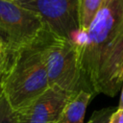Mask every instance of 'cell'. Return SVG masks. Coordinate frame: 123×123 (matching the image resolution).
Masks as SVG:
<instances>
[{"label": "cell", "mask_w": 123, "mask_h": 123, "mask_svg": "<svg viewBox=\"0 0 123 123\" xmlns=\"http://www.w3.org/2000/svg\"><path fill=\"white\" fill-rule=\"evenodd\" d=\"M75 94L49 86L30 105L17 111L20 123H58L66 104Z\"/></svg>", "instance_id": "8992f818"}, {"label": "cell", "mask_w": 123, "mask_h": 123, "mask_svg": "<svg viewBox=\"0 0 123 123\" xmlns=\"http://www.w3.org/2000/svg\"><path fill=\"white\" fill-rule=\"evenodd\" d=\"M80 55L81 48L73 41L53 36L45 53L49 86H56L72 93L85 90Z\"/></svg>", "instance_id": "3957f363"}, {"label": "cell", "mask_w": 123, "mask_h": 123, "mask_svg": "<svg viewBox=\"0 0 123 123\" xmlns=\"http://www.w3.org/2000/svg\"><path fill=\"white\" fill-rule=\"evenodd\" d=\"M80 66L85 90L114 97L123 84V0H106L87 30Z\"/></svg>", "instance_id": "6da1fadb"}, {"label": "cell", "mask_w": 123, "mask_h": 123, "mask_svg": "<svg viewBox=\"0 0 123 123\" xmlns=\"http://www.w3.org/2000/svg\"><path fill=\"white\" fill-rule=\"evenodd\" d=\"M15 2L38 15L53 34L75 43L79 33L80 0H18Z\"/></svg>", "instance_id": "277c9868"}, {"label": "cell", "mask_w": 123, "mask_h": 123, "mask_svg": "<svg viewBox=\"0 0 123 123\" xmlns=\"http://www.w3.org/2000/svg\"><path fill=\"white\" fill-rule=\"evenodd\" d=\"M47 28L41 18L12 0H0V35L8 49L27 44Z\"/></svg>", "instance_id": "5b68a950"}, {"label": "cell", "mask_w": 123, "mask_h": 123, "mask_svg": "<svg viewBox=\"0 0 123 123\" xmlns=\"http://www.w3.org/2000/svg\"><path fill=\"white\" fill-rule=\"evenodd\" d=\"M117 109L123 110V84H122V86H121V94H120V99H119V104H118Z\"/></svg>", "instance_id": "4fadbf2b"}, {"label": "cell", "mask_w": 123, "mask_h": 123, "mask_svg": "<svg viewBox=\"0 0 123 123\" xmlns=\"http://www.w3.org/2000/svg\"><path fill=\"white\" fill-rule=\"evenodd\" d=\"M7 55H8V49L5 52L0 54V94L2 93V84H3V78H4L5 69H6Z\"/></svg>", "instance_id": "8fae6325"}, {"label": "cell", "mask_w": 123, "mask_h": 123, "mask_svg": "<svg viewBox=\"0 0 123 123\" xmlns=\"http://www.w3.org/2000/svg\"><path fill=\"white\" fill-rule=\"evenodd\" d=\"M109 123H123V110L116 109L111 115Z\"/></svg>", "instance_id": "7c38bea8"}, {"label": "cell", "mask_w": 123, "mask_h": 123, "mask_svg": "<svg viewBox=\"0 0 123 123\" xmlns=\"http://www.w3.org/2000/svg\"><path fill=\"white\" fill-rule=\"evenodd\" d=\"M94 96L86 90L73 95L66 104L58 123H84L86 111Z\"/></svg>", "instance_id": "52a82bcc"}, {"label": "cell", "mask_w": 123, "mask_h": 123, "mask_svg": "<svg viewBox=\"0 0 123 123\" xmlns=\"http://www.w3.org/2000/svg\"><path fill=\"white\" fill-rule=\"evenodd\" d=\"M7 49H8V47H7V44L5 43V41H3V40L0 39V54L3 53V52H5Z\"/></svg>", "instance_id": "5bb4252c"}, {"label": "cell", "mask_w": 123, "mask_h": 123, "mask_svg": "<svg viewBox=\"0 0 123 123\" xmlns=\"http://www.w3.org/2000/svg\"><path fill=\"white\" fill-rule=\"evenodd\" d=\"M116 109L117 108L115 107H109L98 111H94L87 123H109L111 115Z\"/></svg>", "instance_id": "30bf717a"}, {"label": "cell", "mask_w": 123, "mask_h": 123, "mask_svg": "<svg viewBox=\"0 0 123 123\" xmlns=\"http://www.w3.org/2000/svg\"><path fill=\"white\" fill-rule=\"evenodd\" d=\"M0 123H20L17 111L10 105L3 93L0 94Z\"/></svg>", "instance_id": "9c48e42d"}, {"label": "cell", "mask_w": 123, "mask_h": 123, "mask_svg": "<svg viewBox=\"0 0 123 123\" xmlns=\"http://www.w3.org/2000/svg\"><path fill=\"white\" fill-rule=\"evenodd\" d=\"M106 0H80L79 7V31L87 32L98 12Z\"/></svg>", "instance_id": "ba28073f"}, {"label": "cell", "mask_w": 123, "mask_h": 123, "mask_svg": "<svg viewBox=\"0 0 123 123\" xmlns=\"http://www.w3.org/2000/svg\"><path fill=\"white\" fill-rule=\"evenodd\" d=\"M54 35L45 28L31 42L8 49L2 93L16 111L49 88L45 53Z\"/></svg>", "instance_id": "7a4b0ae2"}, {"label": "cell", "mask_w": 123, "mask_h": 123, "mask_svg": "<svg viewBox=\"0 0 123 123\" xmlns=\"http://www.w3.org/2000/svg\"><path fill=\"white\" fill-rule=\"evenodd\" d=\"M0 39H1V40H3V41H4V39H3V38H2V37H1V35H0ZM5 43H6V42H5Z\"/></svg>", "instance_id": "9a60e30c"}, {"label": "cell", "mask_w": 123, "mask_h": 123, "mask_svg": "<svg viewBox=\"0 0 123 123\" xmlns=\"http://www.w3.org/2000/svg\"><path fill=\"white\" fill-rule=\"evenodd\" d=\"M12 1H18V0H12Z\"/></svg>", "instance_id": "2e32d148"}]
</instances>
